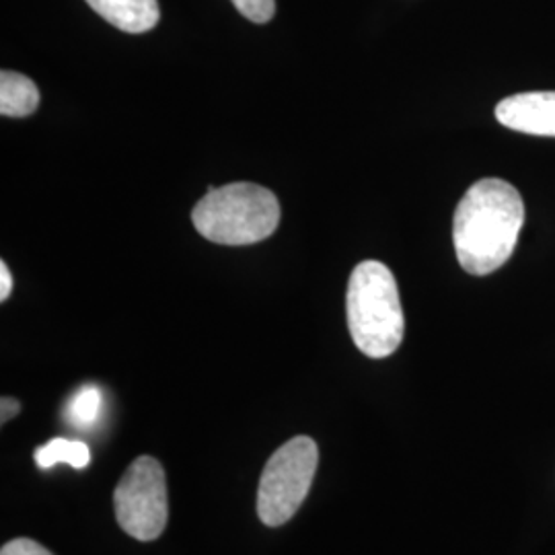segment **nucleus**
Masks as SVG:
<instances>
[{"label": "nucleus", "instance_id": "nucleus-1", "mask_svg": "<svg viewBox=\"0 0 555 555\" xmlns=\"http://www.w3.org/2000/svg\"><path fill=\"white\" fill-rule=\"evenodd\" d=\"M525 222V204L513 183L481 179L456 206L453 241L456 259L467 274L488 276L515 254Z\"/></svg>", "mask_w": 555, "mask_h": 555}, {"label": "nucleus", "instance_id": "nucleus-13", "mask_svg": "<svg viewBox=\"0 0 555 555\" xmlns=\"http://www.w3.org/2000/svg\"><path fill=\"white\" fill-rule=\"evenodd\" d=\"M21 412V403L17 399H13V397H2V403H0V422L2 424H7L9 420H13V417L17 416Z\"/></svg>", "mask_w": 555, "mask_h": 555}, {"label": "nucleus", "instance_id": "nucleus-12", "mask_svg": "<svg viewBox=\"0 0 555 555\" xmlns=\"http://www.w3.org/2000/svg\"><path fill=\"white\" fill-rule=\"evenodd\" d=\"M0 555H54L50 550H46L41 543L27 539V537H20L9 541L7 545H2Z\"/></svg>", "mask_w": 555, "mask_h": 555}, {"label": "nucleus", "instance_id": "nucleus-4", "mask_svg": "<svg viewBox=\"0 0 555 555\" xmlns=\"http://www.w3.org/2000/svg\"><path fill=\"white\" fill-rule=\"evenodd\" d=\"M318 465V444L309 437H295L270 456L259 479L258 515L263 525L280 527L297 515Z\"/></svg>", "mask_w": 555, "mask_h": 555}, {"label": "nucleus", "instance_id": "nucleus-7", "mask_svg": "<svg viewBox=\"0 0 555 555\" xmlns=\"http://www.w3.org/2000/svg\"><path fill=\"white\" fill-rule=\"evenodd\" d=\"M87 4L126 34H144L159 23L157 0H87Z\"/></svg>", "mask_w": 555, "mask_h": 555}, {"label": "nucleus", "instance_id": "nucleus-14", "mask_svg": "<svg viewBox=\"0 0 555 555\" xmlns=\"http://www.w3.org/2000/svg\"><path fill=\"white\" fill-rule=\"evenodd\" d=\"M11 291H13V276L7 268V263L2 261L0 263V300H7L11 297Z\"/></svg>", "mask_w": 555, "mask_h": 555}, {"label": "nucleus", "instance_id": "nucleus-6", "mask_svg": "<svg viewBox=\"0 0 555 555\" xmlns=\"http://www.w3.org/2000/svg\"><path fill=\"white\" fill-rule=\"evenodd\" d=\"M496 118L502 126L533 137H555V91L518 93L500 101Z\"/></svg>", "mask_w": 555, "mask_h": 555}, {"label": "nucleus", "instance_id": "nucleus-8", "mask_svg": "<svg viewBox=\"0 0 555 555\" xmlns=\"http://www.w3.org/2000/svg\"><path fill=\"white\" fill-rule=\"evenodd\" d=\"M40 105V89L34 80L13 70L0 73V114L7 118H27Z\"/></svg>", "mask_w": 555, "mask_h": 555}, {"label": "nucleus", "instance_id": "nucleus-2", "mask_svg": "<svg viewBox=\"0 0 555 555\" xmlns=\"http://www.w3.org/2000/svg\"><path fill=\"white\" fill-rule=\"evenodd\" d=\"M346 313L350 336L362 354L387 358L399 348L405 318L396 276L385 263L369 259L352 270Z\"/></svg>", "mask_w": 555, "mask_h": 555}, {"label": "nucleus", "instance_id": "nucleus-9", "mask_svg": "<svg viewBox=\"0 0 555 555\" xmlns=\"http://www.w3.org/2000/svg\"><path fill=\"white\" fill-rule=\"evenodd\" d=\"M36 463L40 469H50L59 463H66L75 469H85L91 463V449L82 440L52 438L48 444L36 451Z\"/></svg>", "mask_w": 555, "mask_h": 555}, {"label": "nucleus", "instance_id": "nucleus-3", "mask_svg": "<svg viewBox=\"0 0 555 555\" xmlns=\"http://www.w3.org/2000/svg\"><path fill=\"white\" fill-rule=\"evenodd\" d=\"M199 235L219 245H254L274 235L280 222L276 196L256 183L210 188L192 212Z\"/></svg>", "mask_w": 555, "mask_h": 555}, {"label": "nucleus", "instance_id": "nucleus-5", "mask_svg": "<svg viewBox=\"0 0 555 555\" xmlns=\"http://www.w3.org/2000/svg\"><path fill=\"white\" fill-rule=\"evenodd\" d=\"M118 525L139 541H155L167 527L169 502L163 465L155 456L132 461L114 492Z\"/></svg>", "mask_w": 555, "mask_h": 555}, {"label": "nucleus", "instance_id": "nucleus-10", "mask_svg": "<svg viewBox=\"0 0 555 555\" xmlns=\"http://www.w3.org/2000/svg\"><path fill=\"white\" fill-rule=\"evenodd\" d=\"M101 405H103V396H101L100 389L95 385H85L70 399V403L66 408V416L73 422V426L89 428L98 422Z\"/></svg>", "mask_w": 555, "mask_h": 555}, {"label": "nucleus", "instance_id": "nucleus-11", "mask_svg": "<svg viewBox=\"0 0 555 555\" xmlns=\"http://www.w3.org/2000/svg\"><path fill=\"white\" fill-rule=\"evenodd\" d=\"M245 20L268 23L276 15V0H231Z\"/></svg>", "mask_w": 555, "mask_h": 555}]
</instances>
